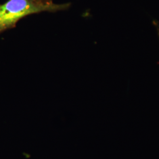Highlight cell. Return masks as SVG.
Listing matches in <instances>:
<instances>
[{"label": "cell", "mask_w": 159, "mask_h": 159, "mask_svg": "<svg viewBox=\"0 0 159 159\" xmlns=\"http://www.w3.org/2000/svg\"><path fill=\"white\" fill-rule=\"evenodd\" d=\"M69 6L68 4H55L51 0H8L0 5V34L15 27L17 22L25 16L64 10Z\"/></svg>", "instance_id": "cell-1"}]
</instances>
